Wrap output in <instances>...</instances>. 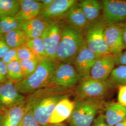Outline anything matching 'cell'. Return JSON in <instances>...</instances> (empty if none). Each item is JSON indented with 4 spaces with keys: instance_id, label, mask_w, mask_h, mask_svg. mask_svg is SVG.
<instances>
[{
    "instance_id": "obj_1",
    "label": "cell",
    "mask_w": 126,
    "mask_h": 126,
    "mask_svg": "<svg viewBox=\"0 0 126 126\" xmlns=\"http://www.w3.org/2000/svg\"><path fill=\"white\" fill-rule=\"evenodd\" d=\"M69 90L47 87L38 90L25 99L26 111L30 110L41 126L48 124L57 104L63 98L68 97Z\"/></svg>"
},
{
    "instance_id": "obj_2",
    "label": "cell",
    "mask_w": 126,
    "mask_h": 126,
    "mask_svg": "<svg viewBox=\"0 0 126 126\" xmlns=\"http://www.w3.org/2000/svg\"><path fill=\"white\" fill-rule=\"evenodd\" d=\"M59 63L56 59L48 58L41 59L35 72L15 83L18 92L24 96L30 95L38 90L49 87Z\"/></svg>"
},
{
    "instance_id": "obj_3",
    "label": "cell",
    "mask_w": 126,
    "mask_h": 126,
    "mask_svg": "<svg viewBox=\"0 0 126 126\" xmlns=\"http://www.w3.org/2000/svg\"><path fill=\"white\" fill-rule=\"evenodd\" d=\"M86 44L84 32L64 23L56 59L60 63L73 64L77 55Z\"/></svg>"
},
{
    "instance_id": "obj_4",
    "label": "cell",
    "mask_w": 126,
    "mask_h": 126,
    "mask_svg": "<svg viewBox=\"0 0 126 126\" xmlns=\"http://www.w3.org/2000/svg\"><path fill=\"white\" fill-rule=\"evenodd\" d=\"M105 105L102 99H77L72 114L68 120L69 125L91 126Z\"/></svg>"
},
{
    "instance_id": "obj_5",
    "label": "cell",
    "mask_w": 126,
    "mask_h": 126,
    "mask_svg": "<svg viewBox=\"0 0 126 126\" xmlns=\"http://www.w3.org/2000/svg\"><path fill=\"white\" fill-rule=\"evenodd\" d=\"M107 26L102 16L90 23L84 32L86 45L98 57L111 54L105 38V31Z\"/></svg>"
},
{
    "instance_id": "obj_6",
    "label": "cell",
    "mask_w": 126,
    "mask_h": 126,
    "mask_svg": "<svg viewBox=\"0 0 126 126\" xmlns=\"http://www.w3.org/2000/svg\"><path fill=\"white\" fill-rule=\"evenodd\" d=\"M81 76L72 63H59L54 72L50 86L62 90H69L80 82Z\"/></svg>"
},
{
    "instance_id": "obj_7",
    "label": "cell",
    "mask_w": 126,
    "mask_h": 126,
    "mask_svg": "<svg viewBox=\"0 0 126 126\" xmlns=\"http://www.w3.org/2000/svg\"><path fill=\"white\" fill-rule=\"evenodd\" d=\"M111 87L107 81H99L87 78L82 79L76 86L75 93L77 99H102Z\"/></svg>"
},
{
    "instance_id": "obj_8",
    "label": "cell",
    "mask_w": 126,
    "mask_h": 126,
    "mask_svg": "<svg viewBox=\"0 0 126 126\" xmlns=\"http://www.w3.org/2000/svg\"><path fill=\"white\" fill-rule=\"evenodd\" d=\"M64 24L60 21H50L41 36L46 56L48 58L56 59Z\"/></svg>"
},
{
    "instance_id": "obj_9",
    "label": "cell",
    "mask_w": 126,
    "mask_h": 126,
    "mask_svg": "<svg viewBox=\"0 0 126 126\" xmlns=\"http://www.w3.org/2000/svg\"><path fill=\"white\" fill-rule=\"evenodd\" d=\"M104 20L108 25L123 23L126 20V0H103Z\"/></svg>"
},
{
    "instance_id": "obj_10",
    "label": "cell",
    "mask_w": 126,
    "mask_h": 126,
    "mask_svg": "<svg viewBox=\"0 0 126 126\" xmlns=\"http://www.w3.org/2000/svg\"><path fill=\"white\" fill-rule=\"evenodd\" d=\"M25 96L16 89L15 83L11 80L0 84V111H5L25 101Z\"/></svg>"
},
{
    "instance_id": "obj_11",
    "label": "cell",
    "mask_w": 126,
    "mask_h": 126,
    "mask_svg": "<svg viewBox=\"0 0 126 126\" xmlns=\"http://www.w3.org/2000/svg\"><path fill=\"white\" fill-rule=\"evenodd\" d=\"M116 65V56L105 54L97 59L89 78L99 81H107Z\"/></svg>"
},
{
    "instance_id": "obj_12",
    "label": "cell",
    "mask_w": 126,
    "mask_h": 126,
    "mask_svg": "<svg viewBox=\"0 0 126 126\" xmlns=\"http://www.w3.org/2000/svg\"><path fill=\"white\" fill-rule=\"evenodd\" d=\"M98 57L88 48L86 44L79 51L74 60L73 64L81 76L82 79L89 77L91 71Z\"/></svg>"
},
{
    "instance_id": "obj_13",
    "label": "cell",
    "mask_w": 126,
    "mask_h": 126,
    "mask_svg": "<svg viewBox=\"0 0 126 126\" xmlns=\"http://www.w3.org/2000/svg\"><path fill=\"white\" fill-rule=\"evenodd\" d=\"M105 38L111 54L116 56L126 48L122 24L107 25L105 31Z\"/></svg>"
},
{
    "instance_id": "obj_14",
    "label": "cell",
    "mask_w": 126,
    "mask_h": 126,
    "mask_svg": "<svg viewBox=\"0 0 126 126\" xmlns=\"http://www.w3.org/2000/svg\"><path fill=\"white\" fill-rule=\"evenodd\" d=\"M78 2L75 0H54L51 4L41 11L39 16L50 22L59 21Z\"/></svg>"
},
{
    "instance_id": "obj_15",
    "label": "cell",
    "mask_w": 126,
    "mask_h": 126,
    "mask_svg": "<svg viewBox=\"0 0 126 126\" xmlns=\"http://www.w3.org/2000/svg\"><path fill=\"white\" fill-rule=\"evenodd\" d=\"M75 106V102L68 97L60 100L56 106L50 117L48 124H60L68 120L72 114Z\"/></svg>"
},
{
    "instance_id": "obj_16",
    "label": "cell",
    "mask_w": 126,
    "mask_h": 126,
    "mask_svg": "<svg viewBox=\"0 0 126 126\" xmlns=\"http://www.w3.org/2000/svg\"><path fill=\"white\" fill-rule=\"evenodd\" d=\"M19 2L20 9L15 18L21 21H27L36 18L43 9L39 0H19Z\"/></svg>"
},
{
    "instance_id": "obj_17",
    "label": "cell",
    "mask_w": 126,
    "mask_h": 126,
    "mask_svg": "<svg viewBox=\"0 0 126 126\" xmlns=\"http://www.w3.org/2000/svg\"><path fill=\"white\" fill-rule=\"evenodd\" d=\"M63 18L66 24L82 32H85L90 25L84 14L77 4L68 11Z\"/></svg>"
},
{
    "instance_id": "obj_18",
    "label": "cell",
    "mask_w": 126,
    "mask_h": 126,
    "mask_svg": "<svg viewBox=\"0 0 126 126\" xmlns=\"http://www.w3.org/2000/svg\"><path fill=\"white\" fill-rule=\"evenodd\" d=\"M26 112L25 102L2 112L0 116V126H19Z\"/></svg>"
},
{
    "instance_id": "obj_19",
    "label": "cell",
    "mask_w": 126,
    "mask_h": 126,
    "mask_svg": "<svg viewBox=\"0 0 126 126\" xmlns=\"http://www.w3.org/2000/svg\"><path fill=\"white\" fill-rule=\"evenodd\" d=\"M50 21L38 16L29 21L23 22L21 29L25 32L29 39L42 36Z\"/></svg>"
},
{
    "instance_id": "obj_20",
    "label": "cell",
    "mask_w": 126,
    "mask_h": 126,
    "mask_svg": "<svg viewBox=\"0 0 126 126\" xmlns=\"http://www.w3.org/2000/svg\"><path fill=\"white\" fill-rule=\"evenodd\" d=\"M105 116L109 126H114L126 118V107L119 103L105 104Z\"/></svg>"
},
{
    "instance_id": "obj_21",
    "label": "cell",
    "mask_w": 126,
    "mask_h": 126,
    "mask_svg": "<svg viewBox=\"0 0 126 126\" xmlns=\"http://www.w3.org/2000/svg\"><path fill=\"white\" fill-rule=\"evenodd\" d=\"M77 5L81 9L90 24L101 17L102 5L101 1L97 0H83L78 1Z\"/></svg>"
},
{
    "instance_id": "obj_22",
    "label": "cell",
    "mask_w": 126,
    "mask_h": 126,
    "mask_svg": "<svg viewBox=\"0 0 126 126\" xmlns=\"http://www.w3.org/2000/svg\"><path fill=\"white\" fill-rule=\"evenodd\" d=\"M4 39L11 48L18 49L26 45L29 38L23 30L19 29L4 35Z\"/></svg>"
},
{
    "instance_id": "obj_23",
    "label": "cell",
    "mask_w": 126,
    "mask_h": 126,
    "mask_svg": "<svg viewBox=\"0 0 126 126\" xmlns=\"http://www.w3.org/2000/svg\"><path fill=\"white\" fill-rule=\"evenodd\" d=\"M107 81L112 89L126 85V65L114 68Z\"/></svg>"
},
{
    "instance_id": "obj_24",
    "label": "cell",
    "mask_w": 126,
    "mask_h": 126,
    "mask_svg": "<svg viewBox=\"0 0 126 126\" xmlns=\"http://www.w3.org/2000/svg\"><path fill=\"white\" fill-rule=\"evenodd\" d=\"M20 7L19 0H0V17H15Z\"/></svg>"
},
{
    "instance_id": "obj_25",
    "label": "cell",
    "mask_w": 126,
    "mask_h": 126,
    "mask_svg": "<svg viewBox=\"0 0 126 126\" xmlns=\"http://www.w3.org/2000/svg\"><path fill=\"white\" fill-rule=\"evenodd\" d=\"M23 22L13 17H0V33L5 35L14 30L21 29Z\"/></svg>"
},
{
    "instance_id": "obj_26",
    "label": "cell",
    "mask_w": 126,
    "mask_h": 126,
    "mask_svg": "<svg viewBox=\"0 0 126 126\" xmlns=\"http://www.w3.org/2000/svg\"><path fill=\"white\" fill-rule=\"evenodd\" d=\"M26 45L38 59H41L47 58L41 36L29 39Z\"/></svg>"
},
{
    "instance_id": "obj_27",
    "label": "cell",
    "mask_w": 126,
    "mask_h": 126,
    "mask_svg": "<svg viewBox=\"0 0 126 126\" xmlns=\"http://www.w3.org/2000/svg\"><path fill=\"white\" fill-rule=\"evenodd\" d=\"M8 77L9 80L15 83L22 81L23 79V72L19 61H16L7 64Z\"/></svg>"
},
{
    "instance_id": "obj_28",
    "label": "cell",
    "mask_w": 126,
    "mask_h": 126,
    "mask_svg": "<svg viewBox=\"0 0 126 126\" xmlns=\"http://www.w3.org/2000/svg\"><path fill=\"white\" fill-rule=\"evenodd\" d=\"M40 60H23L19 61L23 72V79L30 76L35 72Z\"/></svg>"
},
{
    "instance_id": "obj_29",
    "label": "cell",
    "mask_w": 126,
    "mask_h": 126,
    "mask_svg": "<svg viewBox=\"0 0 126 126\" xmlns=\"http://www.w3.org/2000/svg\"><path fill=\"white\" fill-rule=\"evenodd\" d=\"M17 54L19 61L23 60H40L37 58L26 45L17 49Z\"/></svg>"
},
{
    "instance_id": "obj_30",
    "label": "cell",
    "mask_w": 126,
    "mask_h": 126,
    "mask_svg": "<svg viewBox=\"0 0 126 126\" xmlns=\"http://www.w3.org/2000/svg\"><path fill=\"white\" fill-rule=\"evenodd\" d=\"M19 126H41L36 121L32 111L27 110Z\"/></svg>"
},
{
    "instance_id": "obj_31",
    "label": "cell",
    "mask_w": 126,
    "mask_h": 126,
    "mask_svg": "<svg viewBox=\"0 0 126 126\" xmlns=\"http://www.w3.org/2000/svg\"><path fill=\"white\" fill-rule=\"evenodd\" d=\"M1 60L7 65L14 61H19L17 54V49L11 48Z\"/></svg>"
},
{
    "instance_id": "obj_32",
    "label": "cell",
    "mask_w": 126,
    "mask_h": 126,
    "mask_svg": "<svg viewBox=\"0 0 126 126\" xmlns=\"http://www.w3.org/2000/svg\"><path fill=\"white\" fill-rule=\"evenodd\" d=\"M8 80L7 65L0 59V84Z\"/></svg>"
},
{
    "instance_id": "obj_33",
    "label": "cell",
    "mask_w": 126,
    "mask_h": 126,
    "mask_svg": "<svg viewBox=\"0 0 126 126\" xmlns=\"http://www.w3.org/2000/svg\"><path fill=\"white\" fill-rule=\"evenodd\" d=\"M118 103L126 107V85L118 87Z\"/></svg>"
},
{
    "instance_id": "obj_34",
    "label": "cell",
    "mask_w": 126,
    "mask_h": 126,
    "mask_svg": "<svg viewBox=\"0 0 126 126\" xmlns=\"http://www.w3.org/2000/svg\"><path fill=\"white\" fill-rule=\"evenodd\" d=\"M91 126H109L106 122L104 114L101 113L95 119L94 121Z\"/></svg>"
},
{
    "instance_id": "obj_35",
    "label": "cell",
    "mask_w": 126,
    "mask_h": 126,
    "mask_svg": "<svg viewBox=\"0 0 126 126\" xmlns=\"http://www.w3.org/2000/svg\"><path fill=\"white\" fill-rule=\"evenodd\" d=\"M11 49L6 41L4 38L0 39V59H2L6 53Z\"/></svg>"
},
{
    "instance_id": "obj_36",
    "label": "cell",
    "mask_w": 126,
    "mask_h": 126,
    "mask_svg": "<svg viewBox=\"0 0 126 126\" xmlns=\"http://www.w3.org/2000/svg\"><path fill=\"white\" fill-rule=\"evenodd\" d=\"M116 65L117 66L126 65V50L116 56Z\"/></svg>"
},
{
    "instance_id": "obj_37",
    "label": "cell",
    "mask_w": 126,
    "mask_h": 126,
    "mask_svg": "<svg viewBox=\"0 0 126 126\" xmlns=\"http://www.w3.org/2000/svg\"><path fill=\"white\" fill-rule=\"evenodd\" d=\"M41 2L43 5V9H45V8L49 7L50 5L52 4V3L53 2L54 0H39Z\"/></svg>"
},
{
    "instance_id": "obj_38",
    "label": "cell",
    "mask_w": 126,
    "mask_h": 126,
    "mask_svg": "<svg viewBox=\"0 0 126 126\" xmlns=\"http://www.w3.org/2000/svg\"><path fill=\"white\" fill-rule=\"evenodd\" d=\"M123 30V38L124 45L126 48V23H122Z\"/></svg>"
},
{
    "instance_id": "obj_39",
    "label": "cell",
    "mask_w": 126,
    "mask_h": 126,
    "mask_svg": "<svg viewBox=\"0 0 126 126\" xmlns=\"http://www.w3.org/2000/svg\"><path fill=\"white\" fill-rule=\"evenodd\" d=\"M114 126H126V118L121 122L117 123Z\"/></svg>"
},
{
    "instance_id": "obj_40",
    "label": "cell",
    "mask_w": 126,
    "mask_h": 126,
    "mask_svg": "<svg viewBox=\"0 0 126 126\" xmlns=\"http://www.w3.org/2000/svg\"><path fill=\"white\" fill-rule=\"evenodd\" d=\"M67 126L64 123H60V124H48L45 126Z\"/></svg>"
},
{
    "instance_id": "obj_41",
    "label": "cell",
    "mask_w": 126,
    "mask_h": 126,
    "mask_svg": "<svg viewBox=\"0 0 126 126\" xmlns=\"http://www.w3.org/2000/svg\"><path fill=\"white\" fill-rule=\"evenodd\" d=\"M3 38V35L0 33V39H1V38Z\"/></svg>"
},
{
    "instance_id": "obj_42",
    "label": "cell",
    "mask_w": 126,
    "mask_h": 126,
    "mask_svg": "<svg viewBox=\"0 0 126 126\" xmlns=\"http://www.w3.org/2000/svg\"><path fill=\"white\" fill-rule=\"evenodd\" d=\"M2 112H1V111H0V116L1 114H2Z\"/></svg>"
}]
</instances>
